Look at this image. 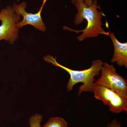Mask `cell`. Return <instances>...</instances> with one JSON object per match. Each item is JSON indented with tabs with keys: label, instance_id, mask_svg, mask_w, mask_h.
Returning a JSON list of instances; mask_svg holds the SVG:
<instances>
[{
	"label": "cell",
	"instance_id": "7c38bea8",
	"mask_svg": "<svg viewBox=\"0 0 127 127\" xmlns=\"http://www.w3.org/2000/svg\"><path fill=\"white\" fill-rule=\"evenodd\" d=\"M90 0L92 1V0Z\"/></svg>",
	"mask_w": 127,
	"mask_h": 127
},
{
	"label": "cell",
	"instance_id": "6da1fadb",
	"mask_svg": "<svg viewBox=\"0 0 127 127\" xmlns=\"http://www.w3.org/2000/svg\"><path fill=\"white\" fill-rule=\"evenodd\" d=\"M75 5L77 12L75 16L74 23L76 25H80L86 20L87 22V27L83 30L79 31L64 26V30L76 33L82 32V34L77 37L79 41L96 37L101 34L109 36V32L105 31L102 27V18L104 15L100 6L98 5L97 0H93L89 5L83 2Z\"/></svg>",
	"mask_w": 127,
	"mask_h": 127
},
{
	"label": "cell",
	"instance_id": "8992f818",
	"mask_svg": "<svg viewBox=\"0 0 127 127\" xmlns=\"http://www.w3.org/2000/svg\"><path fill=\"white\" fill-rule=\"evenodd\" d=\"M47 0H43V4L39 11L34 14L28 13L26 11V2H23L18 4L14 3L12 6L14 11L16 14L23 17L22 21L16 24V27L19 29L26 25H31L39 31L45 32L46 30V26L41 18V13Z\"/></svg>",
	"mask_w": 127,
	"mask_h": 127
},
{
	"label": "cell",
	"instance_id": "9c48e42d",
	"mask_svg": "<svg viewBox=\"0 0 127 127\" xmlns=\"http://www.w3.org/2000/svg\"><path fill=\"white\" fill-rule=\"evenodd\" d=\"M43 117L39 114L36 113L32 116L29 119L30 127H41V122Z\"/></svg>",
	"mask_w": 127,
	"mask_h": 127
},
{
	"label": "cell",
	"instance_id": "30bf717a",
	"mask_svg": "<svg viewBox=\"0 0 127 127\" xmlns=\"http://www.w3.org/2000/svg\"><path fill=\"white\" fill-rule=\"evenodd\" d=\"M107 127H122L121 122L117 119H113L107 124Z\"/></svg>",
	"mask_w": 127,
	"mask_h": 127
},
{
	"label": "cell",
	"instance_id": "ba28073f",
	"mask_svg": "<svg viewBox=\"0 0 127 127\" xmlns=\"http://www.w3.org/2000/svg\"><path fill=\"white\" fill-rule=\"evenodd\" d=\"M43 127H68V123L61 117H53L48 120Z\"/></svg>",
	"mask_w": 127,
	"mask_h": 127
},
{
	"label": "cell",
	"instance_id": "277c9868",
	"mask_svg": "<svg viewBox=\"0 0 127 127\" xmlns=\"http://www.w3.org/2000/svg\"><path fill=\"white\" fill-rule=\"evenodd\" d=\"M92 92L95 98L108 106L109 111L113 113H119L123 111L127 113V98L110 89L94 84Z\"/></svg>",
	"mask_w": 127,
	"mask_h": 127
},
{
	"label": "cell",
	"instance_id": "7a4b0ae2",
	"mask_svg": "<svg viewBox=\"0 0 127 127\" xmlns=\"http://www.w3.org/2000/svg\"><path fill=\"white\" fill-rule=\"evenodd\" d=\"M43 58L45 61L59 67L68 73L70 77L67 86V92L72 91L74 86L77 83H82L79 87L78 96L84 92H92V88L95 82V77L100 74L103 63L100 59L94 60L89 68L82 70H76L60 64L56 59L51 55H48Z\"/></svg>",
	"mask_w": 127,
	"mask_h": 127
},
{
	"label": "cell",
	"instance_id": "4fadbf2b",
	"mask_svg": "<svg viewBox=\"0 0 127 127\" xmlns=\"http://www.w3.org/2000/svg\"></svg>",
	"mask_w": 127,
	"mask_h": 127
},
{
	"label": "cell",
	"instance_id": "52a82bcc",
	"mask_svg": "<svg viewBox=\"0 0 127 127\" xmlns=\"http://www.w3.org/2000/svg\"><path fill=\"white\" fill-rule=\"evenodd\" d=\"M113 43L114 52L111 59L112 63H116L119 66L127 67V42L122 43L118 40L114 32L109 33V36Z\"/></svg>",
	"mask_w": 127,
	"mask_h": 127
},
{
	"label": "cell",
	"instance_id": "3957f363",
	"mask_svg": "<svg viewBox=\"0 0 127 127\" xmlns=\"http://www.w3.org/2000/svg\"><path fill=\"white\" fill-rule=\"evenodd\" d=\"M101 76L94 82L95 85L102 86L127 98V80L117 72L113 65L103 63Z\"/></svg>",
	"mask_w": 127,
	"mask_h": 127
},
{
	"label": "cell",
	"instance_id": "8fae6325",
	"mask_svg": "<svg viewBox=\"0 0 127 127\" xmlns=\"http://www.w3.org/2000/svg\"><path fill=\"white\" fill-rule=\"evenodd\" d=\"M72 3L74 5L76 4H79L84 2L87 5H89L92 2H89L88 0H71Z\"/></svg>",
	"mask_w": 127,
	"mask_h": 127
},
{
	"label": "cell",
	"instance_id": "5b68a950",
	"mask_svg": "<svg viewBox=\"0 0 127 127\" xmlns=\"http://www.w3.org/2000/svg\"><path fill=\"white\" fill-rule=\"evenodd\" d=\"M21 19L14 11L12 6H6L0 12V20L2 22L0 26V41L5 40L12 45L18 36V29L16 24Z\"/></svg>",
	"mask_w": 127,
	"mask_h": 127
}]
</instances>
